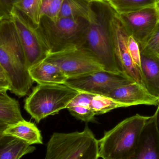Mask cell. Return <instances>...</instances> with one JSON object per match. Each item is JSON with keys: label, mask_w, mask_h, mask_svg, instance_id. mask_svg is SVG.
I'll return each mask as SVG.
<instances>
[{"label": "cell", "mask_w": 159, "mask_h": 159, "mask_svg": "<svg viewBox=\"0 0 159 159\" xmlns=\"http://www.w3.org/2000/svg\"><path fill=\"white\" fill-rule=\"evenodd\" d=\"M130 35L143 45L159 23V13L157 5L135 12L118 15Z\"/></svg>", "instance_id": "obj_11"}, {"label": "cell", "mask_w": 159, "mask_h": 159, "mask_svg": "<svg viewBox=\"0 0 159 159\" xmlns=\"http://www.w3.org/2000/svg\"><path fill=\"white\" fill-rule=\"evenodd\" d=\"M134 82L122 74L103 70L80 77L68 78L64 84L80 92L106 96L116 88Z\"/></svg>", "instance_id": "obj_9"}, {"label": "cell", "mask_w": 159, "mask_h": 159, "mask_svg": "<svg viewBox=\"0 0 159 159\" xmlns=\"http://www.w3.org/2000/svg\"><path fill=\"white\" fill-rule=\"evenodd\" d=\"M140 50L159 57V23L144 44L139 46Z\"/></svg>", "instance_id": "obj_25"}, {"label": "cell", "mask_w": 159, "mask_h": 159, "mask_svg": "<svg viewBox=\"0 0 159 159\" xmlns=\"http://www.w3.org/2000/svg\"><path fill=\"white\" fill-rule=\"evenodd\" d=\"M157 7L159 13V2H158L157 3Z\"/></svg>", "instance_id": "obj_33"}, {"label": "cell", "mask_w": 159, "mask_h": 159, "mask_svg": "<svg viewBox=\"0 0 159 159\" xmlns=\"http://www.w3.org/2000/svg\"><path fill=\"white\" fill-rule=\"evenodd\" d=\"M24 120L19 102L10 97L7 92H0V121L11 125Z\"/></svg>", "instance_id": "obj_19"}, {"label": "cell", "mask_w": 159, "mask_h": 159, "mask_svg": "<svg viewBox=\"0 0 159 159\" xmlns=\"http://www.w3.org/2000/svg\"><path fill=\"white\" fill-rule=\"evenodd\" d=\"M126 107H128L103 95H94L90 103L91 109L95 116L105 114L116 108Z\"/></svg>", "instance_id": "obj_23"}, {"label": "cell", "mask_w": 159, "mask_h": 159, "mask_svg": "<svg viewBox=\"0 0 159 159\" xmlns=\"http://www.w3.org/2000/svg\"><path fill=\"white\" fill-rule=\"evenodd\" d=\"M99 145L88 126L81 132H55L47 144L44 159H98Z\"/></svg>", "instance_id": "obj_5"}, {"label": "cell", "mask_w": 159, "mask_h": 159, "mask_svg": "<svg viewBox=\"0 0 159 159\" xmlns=\"http://www.w3.org/2000/svg\"><path fill=\"white\" fill-rule=\"evenodd\" d=\"M158 0H109L108 3L118 15L135 12L155 6Z\"/></svg>", "instance_id": "obj_22"}, {"label": "cell", "mask_w": 159, "mask_h": 159, "mask_svg": "<svg viewBox=\"0 0 159 159\" xmlns=\"http://www.w3.org/2000/svg\"><path fill=\"white\" fill-rule=\"evenodd\" d=\"M140 51V71L143 86L150 94L159 98V57Z\"/></svg>", "instance_id": "obj_14"}, {"label": "cell", "mask_w": 159, "mask_h": 159, "mask_svg": "<svg viewBox=\"0 0 159 159\" xmlns=\"http://www.w3.org/2000/svg\"><path fill=\"white\" fill-rule=\"evenodd\" d=\"M105 96L127 106L158 105L159 98L150 94L143 86L133 82L116 88Z\"/></svg>", "instance_id": "obj_12"}, {"label": "cell", "mask_w": 159, "mask_h": 159, "mask_svg": "<svg viewBox=\"0 0 159 159\" xmlns=\"http://www.w3.org/2000/svg\"><path fill=\"white\" fill-rule=\"evenodd\" d=\"M42 0H11L12 7L38 27L41 20Z\"/></svg>", "instance_id": "obj_21"}, {"label": "cell", "mask_w": 159, "mask_h": 159, "mask_svg": "<svg viewBox=\"0 0 159 159\" xmlns=\"http://www.w3.org/2000/svg\"><path fill=\"white\" fill-rule=\"evenodd\" d=\"M116 14L108 2H92L86 42L81 48L92 54L105 70L121 74L116 63L111 34V20Z\"/></svg>", "instance_id": "obj_2"}, {"label": "cell", "mask_w": 159, "mask_h": 159, "mask_svg": "<svg viewBox=\"0 0 159 159\" xmlns=\"http://www.w3.org/2000/svg\"><path fill=\"white\" fill-rule=\"evenodd\" d=\"M12 7L11 0H0V9L8 17Z\"/></svg>", "instance_id": "obj_27"}, {"label": "cell", "mask_w": 159, "mask_h": 159, "mask_svg": "<svg viewBox=\"0 0 159 159\" xmlns=\"http://www.w3.org/2000/svg\"><path fill=\"white\" fill-rule=\"evenodd\" d=\"M44 60L58 67L68 78L104 70L99 61L83 48L50 53Z\"/></svg>", "instance_id": "obj_8"}, {"label": "cell", "mask_w": 159, "mask_h": 159, "mask_svg": "<svg viewBox=\"0 0 159 159\" xmlns=\"http://www.w3.org/2000/svg\"><path fill=\"white\" fill-rule=\"evenodd\" d=\"M85 1H88V2H94V1H93V0H85Z\"/></svg>", "instance_id": "obj_34"}, {"label": "cell", "mask_w": 159, "mask_h": 159, "mask_svg": "<svg viewBox=\"0 0 159 159\" xmlns=\"http://www.w3.org/2000/svg\"><path fill=\"white\" fill-rule=\"evenodd\" d=\"M8 125V124H6V123L0 121V135L2 134L3 132L5 129L7 127Z\"/></svg>", "instance_id": "obj_31"}, {"label": "cell", "mask_w": 159, "mask_h": 159, "mask_svg": "<svg viewBox=\"0 0 159 159\" xmlns=\"http://www.w3.org/2000/svg\"><path fill=\"white\" fill-rule=\"evenodd\" d=\"M158 2H159V0H158Z\"/></svg>", "instance_id": "obj_35"}, {"label": "cell", "mask_w": 159, "mask_h": 159, "mask_svg": "<svg viewBox=\"0 0 159 159\" xmlns=\"http://www.w3.org/2000/svg\"><path fill=\"white\" fill-rule=\"evenodd\" d=\"M9 18L2 11L0 10V21H2L3 19L5 18Z\"/></svg>", "instance_id": "obj_32"}, {"label": "cell", "mask_w": 159, "mask_h": 159, "mask_svg": "<svg viewBox=\"0 0 159 159\" xmlns=\"http://www.w3.org/2000/svg\"><path fill=\"white\" fill-rule=\"evenodd\" d=\"M9 18L17 33L27 59L28 68L44 60L50 54L38 27L34 26L15 7H12Z\"/></svg>", "instance_id": "obj_7"}, {"label": "cell", "mask_w": 159, "mask_h": 159, "mask_svg": "<svg viewBox=\"0 0 159 159\" xmlns=\"http://www.w3.org/2000/svg\"><path fill=\"white\" fill-rule=\"evenodd\" d=\"M2 134L16 138L30 145L43 144L40 130L34 123L25 120L8 125Z\"/></svg>", "instance_id": "obj_16"}, {"label": "cell", "mask_w": 159, "mask_h": 159, "mask_svg": "<svg viewBox=\"0 0 159 159\" xmlns=\"http://www.w3.org/2000/svg\"><path fill=\"white\" fill-rule=\"evenodd\" d=\"M34 81L43 85L64 84L68 77L57 66L43 61L29 69Z\"/></svg>", "instance_id": "obj_15"}, {"label": "cell", "mask_w": 159, "mask_h": 159, "mask_svg": "<svg viewBox=\"0 0 159 159\" xmlns=\"http://www.w3.org/2000/svg\"><path fill=\"white\" fill-rule=\"evenodd\" d=\"M149 116L136 114L104 132L98 140L99 157L102 159H127L136 148Z\"/></svg>", "instance_id": "obj_3"}, {"label": "cell", "mask_w": 159, "mask_h": 159, "mask_svg": "<svg viewBox=\"0 0 159 159\" xmlns=\"http://www.w3.org/2000/svg\"><path fill=\"white\" fill-rule=\"evenodd\" d=\"M155 118V124H156V128H157V131L159 137V104L157 109L156 111V113L154 115Z\"/></svg>", "instance_id": "obj_29"}, {"label": "cell", "mask_w": 159, "mask_h": 159, "mask_svg": "<svg viewBox=\"0 0 159 159\" xmlns=\"http://www.w3.org/2000/svg\"><path fill=\"white\" fill-rule=\"evenodd\" d=\"M92 2L85 0H64L59 18H83L89 21L92 13Z\"/></svg>", "instance_id": "obj_20"}, {"label": "cell", "mask_w": 159, "mask_h": 159, "mask_svg": "<svg viewBox=\"0 0 159 159\" xmlns=\"http://www.w3.org/2000/svg\"><path fill=\"white\" fill-rule=\"evenodd\" d=\"M64 0H42L40 16L55 21L59 18L61 6Z\"/></svg>", "instance_id": "obj_24"}, {"label": "cell", "mask_w": 159, "mask_h": 159, "mask_svg": "<svg viewBox=\"0 0 159 159\" xmlns=\"http://www.w3.org/2000/svg\"><path fill=\"white\" fill-rule=\"evenodd\" d=\"M128 47L132 59L135 66L140 70L141 68V51L138 43L131 35L128 39Z\"/></svg>", "instance_id": "obj_26"}, {"label": "cell", "mask_w": 159, "mask_h": 159, "mask_svg": "<svg viewBox=\"0 0 159 159\" xmlns=\"http://www.w3.org/2000/svg\"><path fill=\"white\" fill-rule=\"evenodd\" d=\"M89 27L85 19L59 18L53 21L42 17L38 29L50 53H55L82 47Z\"/></svg>", "instance_id": "obj_4"}, {"label": "cell", "mask_w": 159, "mask_h": 159, "mask_svg": "<svg viewBox=\"0 0 159 159\" xmlns=\"http://www.w3.org/2000/svg\"><path fill=\"white\" fill-rule=\"evenodd\" d=\"M0 65L7 77L11 93L19 97L28 93L34 81L15 26L10 18L0 21Z\"/></svg>", "instance_id": "obj_1"}, {"label": "cell", "mask_w": 159, "mask_h": 159, "mask_svg": "<svg viewBox=\"0 0 159 159\" xmlns=\"http://www.w3.org/2000/svg\"><path fill=\"white\" fill-rule=\"evenodd\" d=\"M10 88V84L8 81L0 79V92H4L9 91Z\"/></svg>", "instance_id": "obj_28"}, {"label": "cell", "mask_w": 159, "mask_h": 159, "mask_svg": "<svg viewBox=\"0 0 159 159\" xmlns=\"http://www.w3.org/2000/svg\"><path fill=\"white\" fill-rule=\"evenodd\" d=\"M0 79L8 81L7 77L1 65H0Z\"/></svg>", "instance_id": "obj_30"}, {"label": "cell", "mask_w": 159, "mask_h": 159, "mask_svg": "<svg viewBox=\"0 0 159 159\" xmlns=\"http://www.w3.org/2000/svg\"><path fill=\"white\" fill-rule=\"evenodd\" d=\"M35 150L34 146L16 138L0 135V159H20Z\"/></svg>", "instance_id": "obj_17"}, {"label": "cell", "mask_w": 159, "mask_h": 159, "mask_svg": "<svg viewBox=\"0 0 159 159\" xmlns=\"http://www.w3.org/2000/svg\"><path fill=\"white\" fill-rule=\"evenodd\" d=\"M79 93L65 84H38L26 99L24 108L39 123L48 116L66 109Z\"/></svg>", "instance_id": "obj_6"}, {"label": "cell", "mask_w": 159, "mask_h": 159, "mask_svg": "<svg viewBox=\"0 0 159 159\" xmlns=\"http://www.w3.org/2000/svg\"><path fill=\"white\" fill-rule=\"evenodd\" d=\"M111 26L114 56L120 72L143 86L141 71L134 63L130 55L128 47V39L130 34L117 14L112 19Z\"/></svg>", "instance_id": "obj_10"}, {"label": "cell", "mask_w": 159, "mask_h": 159, "mask_svg": "<svg viewBox=\"0 0 159 159\" xmlns=\"http://www.w3.org/2000/svg\"><path fill=\"white\" fill-rule=\"evenodd\" d=\"M95 94L80 92L68 105L66 109L77 119L86 122H94L95 114L90 108V103Z\"/></svg>", "instance_id": "obj_18"}, {"label": "cell", "mask_w": 159, "mask_h": 159, "mask_svg": "<svg viewBox=\"0 0 159 159\" xmlns=\"http://www.w3.org/2000/svg\"><path fill=\"white\" fill-rule=\"evenodd\" d=\"M127 159H159V137L154 115L149 116L136 148Z\"/></svg>", "instance_id": "obj_13"}]
</instances>
